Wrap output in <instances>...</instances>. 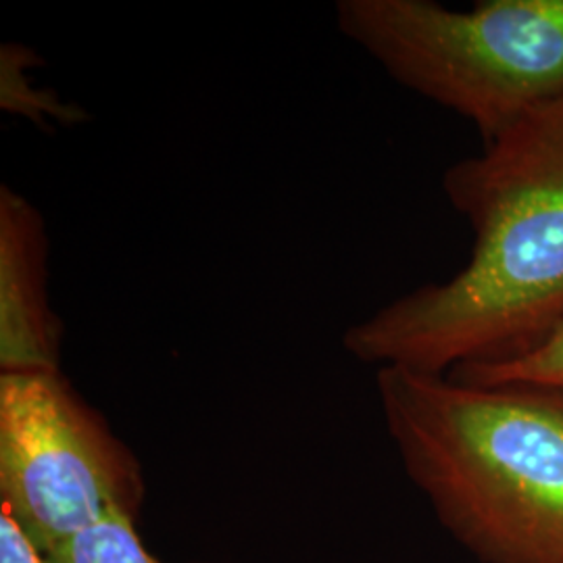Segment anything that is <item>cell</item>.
<instances>
[{"mask_svg": "<svg viewBox=\"0 0 563 563\" xmlns=\"http://www.w3.org/2000/svg\"><path fill=\"white\" fill-rule=\"evenodd\" d=\"M443 190L474 232L470 262L349 325L353 360L446 376L516 362L563 322V97L453 163Z\"/></svg>", "mask_w": 563, "mask_h": 563, "instance_id": "obj_1", "label": "cell"}, {"mask_svg": "<svg viewBox=\"0 0 563 563\" xmlns=\"http://www.w3.org/2000/svg\"><path fill=\"white\" fill-rule=\"evenodd\" d=\"M384 423L444 532L478 563H563V388L383 367Z\"/></svg>", "mask_w": 563, "mask_h": 563, "instance_id": "obj_2", "label": "cell"}, {"mask_svg": "<svg viewBox=\"0 0 563 563\" xmlns=\"http://www.w3.org/2000/svg\"><path fill=\"white\" fill-rule=\"evenodd\" d=\"M336 25L384 71L462 115L484 144L563 97V0H341Z\"/></svg>", "mask_w": 563, "mask_h": 563, "instance_id": "obj_3", "label": "cell"}, {"mask_svg": "<svg viewBox=\"0 0 563 563\" xmlns=\"http://www.w3.org/2000/svg\"><path fill=\"white\" fill-rule=\"evenodd\" d=\"M144 499L141 460L63 372L0 374L2 511L44 555Z\"/></svg>", "mask_w": 563, "mask_h": 563, "instance_id": "obj_4", "label": "cell"}, {"mask_svg": "<svg viewBox=\"0 0 563 563\" xmlns=\"http://www.w3.org/2000/svg\"><path fill=\"white\" fill-rule=\"evenodd\" d=\"M63 322L48 297V230L41 209L0 186V374L60 372Z\"/></svg>", "mask_w": 563, "mask_h": 563, "instance_id": "obj_5", "label": "cell"}, {"mask_svg": "<svg viewBox=\"0 0 563 563\" xmlns=\"http://www.w3.org/2000/svg\"><path fill=\"white\" fill-rule=\"evenodd\" d=\"M38 63L41 60L27 46H21L15 42L2 44L0 48L2 109L9 113L23 115L44 130L51 125L71 128L88 120V113L80 107L63 101L59 95H55V90H44L30 81L27 71Z\"/></svg>", "mask_w": 563, "mask_h": 563, "instance_id": "obj_6", "label": "cell"}, {"mask_svg": "<svg viewBox=\"0 0 563 563\" xmlns=\"http://www.w3.org/2000/svg\"><path fill=\"white\" fill-rule=\"evenodd\" d=\"M46 563H163L142 543L136 522L109 516L46 555Z\"/></svg>", "mask_w": 563, "mask_h": 563, "instance_id": "obj_7", "label": "cell"}, {"mask_svg": "<svg viewBox=\"0 0 563 563\" xmlns=\"http://www.w3.org/2000/svg\"><path fill=\"white\" fill-rule=\"evenodd\" d=\"M446 376L478 386L518 383L563 388V322L537 351L516 362L465 365Z\"/></svg>", "mask_w": 563, "mask_h": 563, "instance_id": "obj_8", "label": "cell"}, {"mask_svg": "<svg viewBox=\"0 0 563 563\" xmlns=\"http://www.w3.org/2000/svg\"><path fill=\"white\" fill-rule=\"evenodd\" d=\"M0 563H46V555L4 511L0 514Z\"/></svg>", "mask_w": 563, "mask_h": 563, "instance_id": "obj_9", "label": "cell"}]
</instances>
